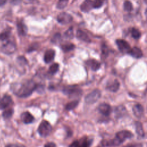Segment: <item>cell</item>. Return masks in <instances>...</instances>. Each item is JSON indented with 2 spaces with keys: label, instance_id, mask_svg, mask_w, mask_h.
I'll return each mask as SVG.
<instances>
[{
  "label": "cell",
  "instance_id": "6da1fadb",
  "mask_svg": "<svg viewBox=\"0 0 147 147\" xmlns=\"http://www.w3.org/2000/svg\"><path fill=\"white\" fill-rule=\"evenodd\" d=\"M133 136L132 133L127 130H123L117 133L115 137L109 141H105L103 142L105 146H118L125 141L126 139L130 138Z\"/></svg>",
  "mask_w": 147,
  "mask_h": 147
},
{
  "label": "cell",
  "instance_id": "7a4b0ae2",
  "mask_svg": "<svg viewBox=\"0 0 147 147\" xmlns=\"http://www.w3.org/2000/svg\"><path fill=\"white\" fill-rule=\"evenodd\" d=\"M37 88V85L33 80H28L24 83L17 90L16 94L21 98L28 97Z\"/></svg>",
  "mask_w": 147,
  "mask_h": 147
},
{
  "label": "cell",
  "instance_id": "3957f363",
  "mask_svg": "<svg viewBox=\"0 0 147 147\" xmlns=\"http://www.w3.org/2000/svg\"><path fill=\"white\" fill-rule=\"evenodd\" d=\"M63 92L69 97L78 98L82 95V91L76 86H68L64 88Z\"/></svg>",
  "mask_w": 147,
  "mask_h": 147
},
{
  "label": "cell",
  "instance_id": "277c9868",
  "mask_svg": "<svg viewBox=\"0 0 147 147\" xmlns=\"http://www.w3.org/2000/svg\"><path fill=\"white\" fill-rule=\"evenodd\" d=\"M52 126L51 124L45 120L42 121L38 127V132L42 137L48 136L50 134Z\"/></svg>",
  "mask_w": 147,
  "mask_h": 147
},
{
  "label": "cell",
  "instance_id": "5b68a950",
  "mask_svg": "<svg viewBox=\"0 0 147 147\" xmlns=\"http://www.w3.org/2000/svg\"><path fill=\"white\" fill-rule=\"evenodd\" d=\"M101 92L99 90L95 89L89 93L85 97V102L87 104H93L100 98Z\"/></svg>",
  "mask_w": 147,
  "mask_h": 147
},
{
  "label": "cell",
  "instance_id": "8992f818",
  "mask_svg": "<svg viewBox=\"0 0 147 147\" xmlns=\"http://www.w3.org/2000/svg\"><path fill=\"white\" fill-rule=\"evenodd\" d=\"M1 49L3 53L10 55L16 51V46L14 42L11 41H7L2 46Z\"/></svg>",
  "mask_w": 147,
  "mask_h": 147
},
{
  "label": "cell",
  "instance_id": "52a82bcc",
  "mask_svg": "<svg viewBox=\"0 0 147 147\" xmlns=\"http://www.w3.org/2000/svg\"><path fill=\"white\" fill-rule=\"evenodd\" d=\"M117 45L119 50L123 53H129L131 49L129 44L125 40L122 39H117L116 40Z\"/></svg>",
  "mask_w": 147,
  "mask_h": 147
},
{
  "label": "cell",
  "instance_id": "ba28073f",
  "mask_svg": "<svg viewBox=\"0 0 147 147\" xmlns=\"http://www.w3.org/2000/svg\"><path fill=\"white\" fill-rule=\"evenodd\" d=\"M57 20L61 24L65 25L70 23L72 21V17L67 13L62 12L57 16Z\"/></svg>",
  "mask_w": 147,
  "mask_h": 147
},
{
  "label": "cell",
  "instance_id": "9c48e42d",
  "mask_svg": "<svg viewBox=\"0 0 147 147\" xmlns=\"http://www.w3.org/2000/svg\"><path fill=\"white\" fill-rule=\"evenodd\" d=\"M98 110L100 113L105 116H108L111 113V107L110 106L106 103H100L98 107Z\"/></svg>",
  "mask_w": 147,
  "mask_h": 147
},
{
  "label": "cell",
  "instance_id": "30bf717a",
  "mask_svg": "<svg viewBox=\"0 0 147 147\" xmlns=\"http://www.w3.org/2000/svg\"><path fill=\"white\" fill-rule=\"evenodd\" d=\"M93 8V1L92 0H84L80 5L81 10L85 13L90 11Z\"/></svg>",
  "mask_w": 147,
  "mask_h": 147
},
{
  "label": "cell",
  "instance_id": "8fae6325",
  "mask_svg": "<svg viewBox=\"0 0 147 147\" xmlns=\"http://www.w3.org/2000/svg\"><path fill=\"white\" fill-rule=\"evenodd\" d=\"M13 102L12 99L10 96L8 95H4L3 98L1 99L0 102V109H5L9 107L10 105H11Z\"/></svg>",
  "mask_w": 147,
  "mask_h": 147
},
{
  "label": "cell",
  "instance_id": "7c38bea8",
  "mask_svg": "<svg viewBox=\"0 0 147 147\" xmlns=\"http://www.w3.org/2000/svg\"><path fill=\"white\" fill-rule=\"evenodd\" d=\"M133 112L137 118H141L144 114V110L143 106L141 104H136L133 107Z\"/></svg>",
  "mask_w": 147,
  "mask_h": 147
},
{
  "label": "cell",
  "instance_id": "4fadbf2b",
  "mask_svg": "<svg viewBox=\"0 0 147 147\" xmlns=\"http://www.w3.org/2000/svg\"><path fill=\"white\" fill-rule=\"evenodd\" d=\"M55 52L54 50L53 49L47 50L45 52L44 56V61L46 63H49L52 62L55 58Z\"/></svg>",
  "mask_w": 147,
  "mask_h": 147
},
{
  "label": "cell",
  "instance_id": "5bb4252c",
  "mask_svg": "<svg viewBox=\"0 0 147 147\" xmlns=\"http://www.w3.org/2000/svg\"><path fill=\"white\" fill-rule=\"evenodd\" d=\"M119 88V83L117 79L114 80L113 82H109L106 86V88L111 92L117 91Z\"/></svg>",
  "mask_w": 147,
  "mask_h": 147
},
{
  "label": "cell",
  "instance_id": "9a60e30c",
  "mask_svg": "<svg viewBox=\"0 0 147 147\" xmlns=\"http://www.w3.org/2000/svg\"><path fill=\"white\" fill-rule=\"evenodd\" d=\"M21 118L24 123L26 124L30 123L34 121L33 116L28 111L24 112L21 115Z\"/></svg>",
  "mask_w": 147,
  "mask_h": 147
},
{
  "label": "cell",
  "instance_id": "2e32d148",
  "mask_svg": "<svg viewBox=\"0 0 147 147\" xmlns=\"http://www.w3.org/2000/svg\"><path fill=\"white\" fill-rule=\"evenodd\" d=\"M76 36L78 39H79L82 41H83L86 42H91V40H90V37H88V36L87 34V33H86L84 31H83L82 30H80V29L76 31Z\"/></svg>",
  "mask_w": 147,
  "mask_h": 147
},
{
  "label": "cell",
  "instance_id": "e0dca14e",
  "mask_svg": "<svg viewBox=\"0 0 147 147\" xmlns=\"http://www.w3.org/2000/svg\"><path fill=\"white\" fill-rule=\"evenodd\" d=\"M128 53H129L132 57L136 59H140L143 56L142 51L139 48L136 47L131 48Z\"/></svg>",
  "mask_w": 147,
  "mask_h": 147
},
{
  "label": "cell",
  "instance_id": "ac0fdd59",
  "mask_svg": "<svg viewBox=\"0 0 147 147\" xmlns=\"http://www.w3.org/2000/svg\"><path fill=\"white\" fill-rule=\"evenodd\" d=\"M87 65L94 71L98 70L100 67V64L95 59H90L86 61Z\"/></svg>",
  "mask_w": 147,
  "mask_h": 147
},
{
  "label": "cell",
  "instance_id": "d6986e66",
  "mask_svg": "<svg viewBox=\"0 0 147 147\" xmlns=\"http://www.w3.org/2000/svg\"><path fill=\"white\" fill-rule=\"evenodd\" d=\"M17 31L20 35L25 36L27 33V27L26 25H25L22 22H19L17 25Z\"/></svg>",
  "mask_w": 147,
  "mask_h": 147
},
{
  "label": "cell",
  "instance_id": "ffe728a7",
  "mask_svg": "<svg viewBox=\"0 0 147 147\" xmlns=\"http://www.w3.org/2000/svg\"><path fill=\"white\" fill-rule=\"evenodd\" d=\"M135 128L136 133L138 135V136L141 137H144L145 133L141 122H140V121H136L135 122Z\"/></svg>",
  "mask_w": 147,
  "mask_h": 147
},
{
  "label": "cell",
  "instance_id": "44dd1931",
  "mask_svg": "<svg viewBox=\"0 0 147 147\" xmlns=\"http://www.w3.org/2000/svg\"><path fill=\"white\" fill-rule=\"evenodd\" d=\"M126 113V110L125 107L123 106H119L115 108V113L116 116L118 118H119V117L120 118V117L123 116Z\"/></svg>",
  "mask_w": 147,
  "mask_h": 147
},
{
  "label": "cell",
  "instance_id": "7402d4cb",
  "mask_svg": "<svg viewBox=\"0 0 147 147\" xmlns=\"http://www.w3.org/2000/svg\"><path fill=\"white\" fill-rule=\"evenodd\" d=\"M14 110L12 108L7 109V110H5L2 113V117L5 119H9L11 118L13 114Z\"/></svg>",
  "mask_w": 147,
  "mask_h": 147
},
{
  "label": "cell",
  "instance_id": "603a6c76",
  "mask_svg": "<svg viewBox=\"0 0 147 147\" xmlns=\"http://www.w3.org/2000/svg\"><path fill=\"white\" fill-rule=\"evenodd\" d=\"M79 103V100H75L73 101H71L70 102H69L68 103H67L65 106V109L67 110H73L74 109H75L78 105Z\"/></svg>",
  "mask_w": 147,
  "mask_h": 147
},
{
  "label": "cell",
  "instance_id": "cb8c5ba5",
  "mask_svg": "<svg viewBox=\"0 0 147 147\" xmlns=\"http://www.w3.org/2000/svg\"><path fill=\"white\" fill-rule=\"evenodd\" d=\"M82 147H90L91 144V140L88 138L84 137L79 140Z\"/></svg>",
  "mask_w": 147,
  "mask_h": 147
},
{
  "label": "cell",
  "instance_id": "d4e9b609",
  "mask_svg": "<svg viewBox=\"0 0 147 147\" xmlns=\"http://www.w3.org/2000/svg\"><path fill=\"white\" fill-rule=\"evenodd\" d=\"M74 48H75V45L72 43H67L62 45L61 46V49L64 52H68L69 51L73 50Z\"/></svg>",
  "mask_w": 147,
  "mask_h": 147
},
{
  "label": "cell",
  "instance_id": "484cf974",
  "mask_svg": "<svg viewBox=\"0 0 147 147\" xmlns=\"http://www.w3.org/2000/svg\"><path fill=\"white\" fill-rule=\"evenodd\" d=\"M131 34L132 37L135 38V39H138L141 36V33L140 32V30L136 28H132L131 30Z\"/></svg>",
  "mask_w": 147,
  "mask_h": 147
},
{
  "label": "cell",
  "instance_id": "4316f807",
  "mask_svg": "<svg viewBox=\"0 0 147 147\" xmlns=\"http://www.w3.org/2000/svg\"><path fill=\"white\" fill-rule=\"evenodd\" d=\"M123 8L125 11H131L133 10V5L130 1H125L123 3Z\"/></svg>",
  "mask_w": 147,
  "mask_h": 147
},
{
  "label": "cell",
  "instance_id": "83f0119b",
  "mask_svg": "<svg viewBox=\"0 0 147 147\" xmlns=\"http://www.w3.org/2000/svg\"><path fill=\"white\" fill-rule=\"evenodd\" d=\"M59 64L57 63H54L52 65H51L49 69V72L51 74H54L57 72V71L59 69Z\"/></svg>",
  "mask_w": 147,
  "mask_h": 147
},
{
  "label": "cell",
  "instance_id": "f1b7e54d",
  "mask_svg": "<svg viewBox=\"0 0 147 147\" xmlns=\"http://www.w3.org/2000/svg\"><path fill=\"white\" fill-rule=\"evenodd\" d=\"M105 0H94L93 1V6L95 9L100 8L104 3Z\"/></svg>",
  "mask_w": 147,
  "mask_h": 147
},
{
  "label": "cell",
  "instance_id": "f546056e",
  "mask_svg": "<svg viewBox=\"0 0 147 147\" xmlns=\"http://www.w3.org/2000/svg\"><path fill=\"white\" fill-rule=\"evenodd\" d=\"M68 1V0H59L57 4V7L59 9H62L64 8L67 6Z\"/></svg>",
  "mask_w": 147,
  "mask_h": 147
},
{
  "label": "cell",
  "instance_id": "4dcf8cb0",
  "mask_svg": "<svg viewBox=\"0 0 147 147\" xmlns=\"http://www.w3.org/2000/svg\"><path fill=\"white\" fill-rule=\"evenodd\" d=\"M64 36L68 38H72L74 37L72 28H69L64 33Z\"/></svg>",
  "mask_w": 147,
  "mask_h": 147
},
{
  "label": "cell",
  "instance_id": "1f68e13d",
  "mask_svg": "<svg viewBox=\"0 0 147 147\" xmlns=\"http://www.w3.org/2000/svg\"><path fill=\"white\" fill-rule=\"evenodd\" d=\"M10 36V33L8 31L4 32L0 34V40H5L7 39Z\"/></svg>",
  "mask_w": 147,
  "mask_h": 147
},
{
  "label": "cell",
  "instance_id": "d6a6232c",
  "mask_svg": "<svg viewBox=\"0 0 147 147\" xmlns=\"http://www.w3.org/2000/svg\"><path fill=\"white\" fill-rule=\"evenodd\" d=\"M60 40V34L59 33H56L52 37V41L53 42H58Z\"/></svg>",
  "mask_w": 147,
  "mask_h": 147
},
{
  "label": "cell",
  "instance_id": "836d02e7",
  "mask_svg": "<svg viewBox=\"0 0 147 147\" xmlns=\"http://www.w3.org/2000/svg\"><path fill=\"white\" fill-rule=\"evenodd\" d=\"M108 48L106 45H103L102 47V55H105V56L108 55Z\"/></svg>",
  "mask_w": 147,
  "mask_h": 147
},
{
  "label": "cell",
  "instance_id": "e575fe53",
  "mask_svg": "<svg viewBox=\"0 0 147 147\" xmlns=\"http://www.w3.org/2000/svg\"><path fill=\"white\" fill-rule=\"evenodd\" d=\"M69 147H82V146L79 141H75L69 145Z\"/></svg>",
  "mask_w": 147,
  "mask_h": 147
},
{
  "label": "cell",
  "instance_id": "d590c367",
  "mask_svg": "<svg viewBox=\"0 0 147 147\" xmlns=\"http://www.w3.org/2000/svg\"><path fill=\"white\" fill-rule=\"evenodd\" d=\"M123 147H142V145L140 143H135V144H129L124 146Z\"/></svg>",
  "mask_w": 147,
  "mask_h": 147
},
{
  "label": "cell",
  "instance_id": "8d00e7d4",
  "mask_svg": "<svg viewBox=\"0 0 147 147\" xmlns=\"http://www.w3.org/2000/svg\"><path fill=\"white\" fill-rule=\"evenodd\" d=\"M44 147H56V144L54 142H48L45 144Z\"/></svg>",
  "mask_w": 147,
  "mask_h": 147
},
{
  "label": "cell",
  "instance_id": "74e56055",
  "mask_svg": "<svg viewBox=\"0 0 147 147\" xmlns=\"http://www.w3.org/2000/svg\"><path fill=\"white\" fill-rule=\"evenodd\" d=\"M21 0H10L11 3L14 5H18L21 2Z\"/></svg>",
  "mask_w": 147,
  "mask_h": 147
},
{
  "label": "cell",
  "instance_id": "f35d334b",
  "mask_svg": "<svg viewBox=\"0 0 147 147\" xmlns=\"http://www.w3.org/2000/svg\"><path fill=\"white\" fill-rule=\"evenodd\" d=\"M7 0H0V6H3V5H5L6 2Z\"/></svg>",
  "mask_w": 147,
  "mask_h": 147
},
{
  "label": "cell",
  "instance_id": "ab89813d",
  "mask_svg": "<svg viewBox=\"0 0 147 147\" xmlns=\"http://www.w3.org/2000/svg\"><path fill=\"white\" fill-rule=\"evenodd\" d=\"M6 147H18V145H16V144H10V145H9L6 146Z\"/></svg>",
  "mask_w": 147,
  "mask_h": 147
},
{
  "label": "cell",
  "instance_id": "60d3db41",
  "mask_svg": "<svg viewBox=\"0 0 147 147\" xmlns=\"http://www.w3.org/2000/svg\"><path fill=\"white\" fill-rule=\"evenodd\" d=\"M18 147H24V146L22 145H18Z\"/></svg>",
  "mask_w": 147,
  "mask_h": 147
},
{
  "label": "cell",
  "instance_id": "b9f144b4",
  "mask_svg": "<svg viewBox=\"0 0 147 147\" xmlns=\"http://www.w3.org/2000/svg\"><path fill=\"white\" fill-rule=\"evenodd\" d=\"M28 1L29 2H31V1H33V0H28Z\"/></svg>",
  "mask_w": 147,
  "mask_h": 147
},
{
  "label": "cell",
  "instance_id": "7bdbcfd3",
  "mask_svg": "<svg viewBox=\"0 0 147 147\" xmlns=\"http://www.w3.org/2000/svg\"><path fill=\"white\" fill-rule=\"evenodd\" d=\"M1 98H0V102H1Z\"/></svg>",
  "mask_w": 147,
  "mask_h": 147
}]
</instances>
